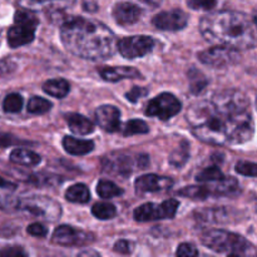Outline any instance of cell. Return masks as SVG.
<instances>
[{"instance_id": "1", "label": "cell", "mask_w": 257, "mask_h": 257, "mask_svg": "<svg viewBox=\"0 0 257 257\" xmlns=\"http://www.w3.org/2000/svg\"><path fill=\"white\" fill-rule=\"evenodd\" d=\"M187 122L200 141L210 145H241L252 138V115L248 110L226 114L218 112L211 100L193 103L187 110Z\"/></svg>"}, {"instance_id": "2", "label": "cell", "mask_w": 257, "mask_h": 257, "mask_svg": "<svg viewBox=\"0 0 257 257\" xmlns=\"http://www.w3.org/2000/svg\"><path fill=\"white\" fill-rule=\"evenodd\" d=\"M60 39L68 52L88 60H104L112 57L117 40L103 23L82 17H69L60 27Z\"/></svg>"}, {"instance_id": "3", "label": "cell", "mask_w": 257, "mask_h": 257, "mask_svg": "<svg viewBox=\"0 0 257 257\" xmlns=\"http://www.w3.org/2000/svg\"><path fill=\"white\" fill-rule=\"evenodd\" d=\"M200 30L203 38L215 45L246 50L256 44L252 22L241 12L221 10L205 15L200 22Z\"/></svg>"}, {"instance_id": "4", "label": "cell", "mask_w": 257, "mask_h": 257, "mask_svg": "<svg viewBox=\"0 0 257 257\" xmlns=\"http://www.w3.org/2000/svg\"><path fill=\"white\" fill-rule=\"evenodd\" d=\"M202 243L210 250L228 256H253L255 247L237 233L225 230H210L203 233Z\"/></svg>"}, {"instance_id": "5", "label": "cell", "mask_w": 257, "mask_h": 257, "mask_svg": "<svg viewBox=\"0 0 257 257\" xmlns=\"http://www.w3.org/2000/svg\"><path fill=\"white\" fill-rule=\"evenodd\" d=\"M39 19L35 12L29 9L17 10L14 15V25L8 32V43L10 48H20L30 44L35 38Z\"/></svg>"}, {"instance_id": "6", "label": "cell", "mask_w": 257, "mask_h": 257, "mask_svg": "<svg viewBox=\"0 0 257 257\" xmlns=\"http://www.w3.org/2000/svg\"><path fill=\"white\" fill-rule=\"evenodd\" d=\"M19 211L47 222H55L62 215V207L59 203L45 196H30V197L20 198Z\"/></svg>"}, {"instance_id": "7", "label": "cell", "mask_w": 257, "mask_h": 257, "mask_svg": "<svg viewBox=\"0 0 257 257\" xmlns=\"http://www.w3.org/2000/svg\"><path fill=\"white\" fill-rule=\"evenodd\" d=\"M180 202L175 198L163 201L162 203L148 202L140 206L135 210L133 216L138 222H148V221L163 220V218H173L177 213Z\"/></svg>"}, {"instance_id": "8", "label": "cell", "mask_w": 257, "mask_h": 257, "mask_svg": "<svg viewBox=\"0 0 257 257\" xmlns=\"http://www.w3.org/2000/svg\"><path fill=\"white\" fill-rule=\"evenodd\" d=\"M216 109L226 114H236V113L248 110V98L245 93L237 89H225L216 93L211 99Z\"/></svg>"}, {"instance_id": "9", "label": "cell", "mask_w": 257, "mask_h": 257, "mask_svg": "<svg viewBox=\"0 0 257 257\" xmlns=\"http://www.w3.org/2000/svg\"><path fill=\"white\" fill-rule=\"evenodd\" d=\"M181 104L177 97L171 93H162L148 102L145 113L148 117H157L161 120H167L181 112Z\"/></svg>"}, {"instance_id": "10", "label": "cell", "mask_w": 257, "mask_h": 257, "mask_svg": "<svg viewBox=\"0 0 257 257\" xmlns=\"http://www.w3.org/2000/svg\"><path fill=\"white\" fill-rule=\"evenodd\" d=\"M198 59L201 63L213 68H222L232 65L240 60V50L225 45H216L198 53Z\"/></svg>"}, {"instance_id": "11", "label": "cell", "mask_w": 257, "mask_h": 257, "mask_svg": "<svg viewBox=\"0 0 257 257\" xmlns=\"http://www.w3.org/2000/svg\"><path fill=\"white\" fill-rule=\"evenodd\" d=\"M156 45V40L148 35H133V37L123 38L118 42V52L127 59L145 57L152 52Z\"/></svg>"}, {"instance_id": "12", "label": "cell", "mask_w": 257, "mask_h": 257, "mask_svg": "<svg viewBox=\"0 0 257 257\" xmlns=\"http://www.w3.org/2000/svg\"><path fill=\"white\" fill-rule=\"evenodd\" d=\"M52 241L57 245L67 246H85L89 245L94 241V235L85 231L78 230V228L72 227L68 225H62L57 227L53 232Z\"/></svg>"}, {"instance_id": "13", "label": "cell", "mask_w": 257, "mask_h": 257, "mask_svg": "<svg viewBox=\"0 0 257 257\" xmlns=\"http://www.w3.org/2000/svg\"><path fill=\"white\" fill-rule=\"evenodd\" d=\"M136 165H137V160L135 161L132 157L125 155L105 156L102 161L103 172L122 178L130 177Z\"/></svg>"}, {"instance_id": "14", "label": "cell", "mask_w": 257, "mask_h": 257, "mask_svg": "<svg viewBox=\"0 0 257 257\" xmlns=\"http://www.w3.org/2000/svg\"><path fill=\"white\" fill-rule=\"evenodd\" d=\"M188 23V15L180 9H173L170 12H162L153 17L152 24L157 29L167 32H177L186 28Z\"/></svg>"}, {"instance_id": "15", "label": "cell", "mask_w": 257, "mask_h": 257, "mask_svg": "<svg viewBox=\"0 0 257 257\" xmlns=\"http://www.w3.org/2000/svg\"><path fill=\"white\" fill-rule=\"evenodd\" d=\"M203 185L207 198L210 197H231L241 192L240 185L236 178L231 176H223V178L213 182H205Z\"/></svg>"}, {"instance_id": "16", "label": "cell", "mask_w": 257, "mask_h": 257, "mask_svg": "<svg viewBox=\"0 0 257 257\" xmlns=\"http://www.w3.org/2000/svg\"><path fill=\"white\" fill-rule=\"evenodd\" d=\"M173 180L170 177L158 175H145L136 180V191L140 193L161 192V191L170 190L173 186Z\"/></svg>"}, {"instance_id": "17", "label": "cell", "mask_w": 257, "mask_h": 257, "mask_svg": "<svg viewBox=\"0 0 257 257\" xmlns=\"http://www.w3.org/2000/svg\"><path fill=\"white\" fill-rule=\"evenodd\" d=\"M97 124L108 133H114L120 128V112L114 105H100L95 110Z\"/></svg>"}, {"instance_id": "18", "label": "cell", "mask_w": 257, "mask_h": 257, "mask_svg": "<svg viewBox=\"0 0 257 257\" xmlns=\"http://www.w3.org/2000/svg\"><path fill=\"white\" fill-rule=\"evenodd\" d=\"M113 17L119 25H132L141 19L143 10L132 3L122 2L113 7Z\"/></svg>"}, {"instance_id": "19", "label": "cell", "mask_w": 257, "mask_h": 257, "mask_svg": "<svg viewBox=\"0 0 257 257\" xmlns=\"http://www.w3.org/2000/svg\"><path fill=\"white\" fill-rule=\"evenodd\" d=\"M100 77L107 82H118L122 79H135L142 78V74L138 69L133 67H104L99 70Z\"/></svg>"}, {"instance_id": "20", "label": "cell", "mask_w": 257, "mask_h": 257, "mask_svg": "<svg viewBox=\"0 0 257 257\" xmlns=\"http://www.w3.org/2000/svg\"><path fill=\"white\" fill-rule=\"evenodd\" d=\"M63 147L65 152L72 156H84L94 150V143L89 140H80V138L65 136L63 138Z\"/></svg>"}, {"instance_id": "21", "label": "cell", "mask_w": 257, "mask_h": 257, "mask_svg": "<svg viewBox=\"0 0 257 257\" xmlns=\"http://www.w3.org/2000/svg\"><path fill=\"white\" fill-rule=\"evenodd\" d=\"M69 0H18V4L24 9L35 10H53L54 13H59L60 8H65Z\"/></svg>"}, {"instance_id": "22", "label": "cell", "mask_w": 257, "mask_h": 257, "mask_svg": "<svg viewBox=\"0 0 257 257\" xmlns=\"http://www.w3.org/2000/svg\"><path fill=\"white\" fill-rule=\"evenodd\" d=\"M69 130L77 136H88L94 132V124L87 117L78 113H70L65 117Z\"/></svg>"}, {"instance_id": "23", "label": "cell", "mask_w": 257, "mask_h": 257, "mask_svg": "<svg viewBox=\"0 0 257 257\" xmlns=\"http://www.w3.org/2000/svg\"><path fill=\"white\" fill-rule=\"evenodd\" d=\"M10 161L15 163V165L25 166V167H34V166L39 165L42 158H40L38 153L27 150V148H15L10 153Z\"/></svg>"}, {"instance_id": "24", "label": "cell", "mask_w": 257, "mask_h": 257, "mask_svg": "<svg viewBox=\"0 0 257 257\" xmlns=\"http://www.w3.org/2000/svg\"><path fill=\"white\" fill-rule=\"evenodd\" d=\"M65 198L73 203H87L89 202L90 192L89 188L84 183L73 185L65 191Z\"/></svg>"}, {"instance_id": "25", "label": "cell", "mask_w": 257, "mask_h": 257, "mask_svg": "<svg viewBox=\"0 0 257 257\" xmlns=\"http://www.w3.org/2000/svg\"><path fill=\"white\" fill-rule=\"evenodd\" d=\"M43 90L55 98H64L69 93V83L65 79H49L43 84Z\"/></svg>"}, {"instance_id": "26", "label": "cell", "mask_w": 257, "mask_h": 257, "mask_svg": "<svg viewBox=\"0 0 257 257\" xmlns=\"http://www.w3.org/2000/svg\"><path fill=\"white\" fill-rule=\"evenodd\" d=\"M188 157H190V143H188V141L183 140L178 145V147L171 153L168 162L173 167L182 168L188 161Z\"/></svg>"}, {"instance_id": "27", "label": "cell", "mask_w": 257, "mask_h": 257, "mask_svg": "<svg viewBox=\"0 0 257 257\" xmlns=\"http://www.w3.org/2000/svg\"><path fill=\"white\" fill-rule=\"evenodd\" d=\"M196 216H198V220H202L205 222H225L228 218V210H226L225 207H216L201 211L198 213L196 212Z\"/></svg>"}, {"instance_id": "28", "label": "cell", "mask_w": 257, "mask_h": 257, "mask_svg": "<svg viewBox=\"0 0 257 257\" xmlns=\"http://www.w3.org/2000/svg\"><path fill=\"white\" fill-rule=\"evenodd\" d=\"M97 193L99 195V197L108 200V198H114L122 196L123 190L118 187L112 181L100 180L97 185Z\"/></svg>"}, {"instance_id": "29", "label": "cell", "mask_w": 257, "mask_h": 257, "mask_svg": "<svg viewBox=\"0 0 257 257\" xmlns=\"http://www.w3.org/2000/svg\"><path fill=\"white\" fill-rule=\"evenodd\" d=\"M92 213L98 220H110L117 215V208L112 203L98 202L92 207Z\"/></svg>"}, {"instance_id": "30", "label": "cell", "mask_w": 257, "mask_h": 257, "mask_svg": "<svg viewBox=\"0 0 257 257\" xmlns=\"http://www.w3.org/2000/svg\"><path fill=\"white\" fill-rule=\"evenodd\" d=\"M53 104L48 99L42 97H33L28 102L27 109L30 114H44L52 109Z\"/></svg>"}, {"instance_id": "31", "label": "cell", "mask_w": 257, "mask_h": 257, "mask_svg": "<svg viewBox=\"0 0 257 257\" xmlns=\"http://www.w3.org/2000/svg\"><path fill=\"white\" fill-rule=\"evenodd\" d=\"M123 136L124 137H131L135 135H145L150 132L148 124L142 119H131L123 127Z\"/></svg>"}, {"instance_id": "32", "label": "cell", "mask_w": 257, "mask_h": 257, "mask_svg": "<svg viewBox=\"0 0 257 257\" xmlns=\"http://www.w3.org/2000/svg\"><path fill=\"white\" fill-rule=\"evenodd\" d=\"M23 104H24V100H23L22 95L12 93L5 97L4 102H3V109L7 113H18L22 110Z\"/></svg>"}, {"instance_id": "33", "label": "cell", "mask_w": 257, "mask_h": 257, "mask_svg": "<svg viewBox=\"0 0 257 257\" xmlns=\"http://www.w3.org/2000/svg\"><path fill=\"white\" fill-rule=\"evenodd\" d=\"M223 173L221 172V170L218 168V166H212V167H207L205 170L201 171L200 173H197L196 176V181L200 183L205 182H213V181H218L221 178H223Z\"/></svg>"}, {"instance_id": "34", "label": "cell", "mask_w": 257, "mask_h": 257, "mask_svg": "<svg viewBox=\"0 0 257 257\" xmlns=\"http://www.w3.org/2000/svg\"><path fill=\"white\" fill-rule=\"evenodd\" d=\"M188 77L191 80V92L193 94H200L207 85V80H206L205 75L200 73L196 69H191L188 72Z\"/></svg>"}, {"instance_id": "35", "label": "cell", "mask_w": 257, "mask_h": 257, "mask_svg": "<svg viewBox=\"0 0 257 257\" xmlns=\"http://www.w3.org/2000/svg\"><path fill=\"white\" fill-rule=\"evenodd\" d=\"M29 182L38 187H45V186H55L62 182V180H58V176L48 175V173H38L32 175L29 178Z\"/></svg>"}, {"instance_id": "36", "label": "cell", "mask_w": 257, "mask_h": 257, "mask_svg": "<svg viewBox=\"0 0 257 257\" xmlns=\"http://www.w3.org/2000/svg\"><path fill=\"white\" fill-rule=\"evenodd\" d=\"M20 198L9 193H0V210L5 212H15L19 211Z\"/></svg>"}, {"instance_id": "37", "label": "cell", "mask_w": 257, "mask_h": 257, "mask_svg": "<svg viewBox=\"0 0 257 257\" xmlns=\"http://www.w3.org/2000/svg\"><path fill=\"white\" fill-rule=\"evenodd\" d=\"M256 165L252 162H247V161H241L236 165L235 170L236 172L240 173L242 176H247V177H256L257 171Z\"/></svg>"}, {"instance_id": "38", "label": "cell", "mask_w": 257, "mask_h": 257, "mask_svg": "<svg viewBox=\"0 0 257 257\" xmlns=\"http://www.w3.org/2000/svg\"><path fill=\"white\" fill-rule=\"evenodd\" d=\"M191 9L195 10H211L216 7L217 0H187Z\"/></svg>"}, {"instance_id": "39", "label": "cell", "mask_w": 257, "mask_h": 257, "mask_svg": "<svg viewBox=\"0 0 257 257\" xmlns=\"http://www.w3.org/2000/svg\"><path fill=\"white\" fill-rule=\"evenodd\" d=\"M176 255L181 257H192L198 255V250L192 245V243H181L178 246L177 251H176Z\"/></svg>"}, {"instance_id": "40", "label": "cell", "mask_w": 257, "mask_h": 257, "mask_svg": "<svg viewBox=\"0 0 257 257\" xmlns=\"http://www.w3.org/2000/svg\"><path fill=\"white\" fill-rule=\"evenodd\" d=\"M27 231L29 235L34 236V237H45L48 233V228L40 222L30 223V225L28 226Z\"/></svg>"}, {"instance_id": "41", "label": "cell", "mask_w": 257, "mask_h": 257, "mask_svg": "<svg viewBox=\"0 0 257 257\" xmlns=\"http://www.w3.org/2000/svg\"><path fill=\"white\" fill-rule=\"evenodd\" d=\"M148 94V89L143 87H133L132 89L128 93H125V98H127L130 102L137 103L138 99H141L142 97H146Z\"/></svg>"}, {"instance_id": "42", "label": "cell", "mask_w": 257, "mask_h": 257, "mask_svg": "<svg viewBox=\"0 0 257 257\" xmlns=\"http://www.w3.org/2000/svg\"><path fill=\"white\" fill-rule=\"evenodd\" d=\"M114 251L115 252H119V253H131L135 248V245H133L131 241L128 240H119L114 243Z\"/></svg>"}, {"instance_id": "43", "label": "cell", "mask_w": 257, "mask_h": 257, "mask_svg": "<svg viewBox=\"0 0 257 257\" xmlns=\"http://www.w3.org/2000/svg\"><path fill=\"white\" fill-rule=\"evenodd\" d=\"M17 143H22V141L18 140L17 137L8 133H0V148L8 147V146L17 145Z\"/></svg>"}, {"instance_id": "44", "label": "cell", "mask_w": 257, "mask_h": 257, "mask_svg": "<svg viewBox=\"0 0 257 257\" xmlns=\"http://www.w3.org/2000/svg\"><path fill=\"white\" fill-rule=\"evenodd\" d=\"M25 251L19 246H12V247L4 248L0 251V256H25Z\"/></svg>"}, {"instance_id": "45", "label": "cell", "mask_w": 257, "mask_h": 257, "mask_svg": "<svg viewBox=\"0 0 257 257\" xmlns=\"http://www.w3.org/2000/svg\"><path fill=\"white\" fill-rule=\"evenodd\" d=\"M0 188H8V190H15L17 188V185L13 182H9V181L4 180L3 177H0Z\"/></svg>"}, {"instance_id": "46", "label": "cell", "mask_w": 257, "mask_h": 257, "mask_svg": "<svg viewBox=\"0 0 257 257\" xmlns=\"http://www.w3.org/2000/svg\"><path fill=\"white\" fill-rule=\"evenodd\" d=\"M141 2L146 3V4H148V5H152V7H156V5L160 4L161 0H141Z\"/></svg>"}]
</instances>
